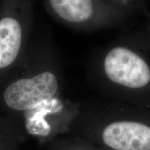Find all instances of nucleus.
Wrapping results in <instances>:
<instances>
[{
	"label": "nucleus",
	"mask_w": 150,
	"mask_h": 150,
	"mask_svg": "<svg viewBox=\"0 0 150 150\" xmlns=\"http://www.w3.org/2000/svg\"><path fill=\"white\" fill-rule=\"evenodd\" d=\"M147 41L148 43V48H149V53H150V15L147 17Z\"/></svg>",
	"instance_id": "6e6552de"
},
{
	"label": "nucleus",
	"mask_w": 150,
	"mask_h": 150,
	"mask_svg": "<svg viewBox=\"0 0 150 150\" xmlns=\"http://www.w3.org/2000/svg\"><path fill=\"white\" fill-rule=\"evenodd\" d=\"M65 150H106L103 148H101L98 146L95 145L93 147H89V146H74V147H70Z\"/></svg>",
	"instance_id": "0eeeda50"
},
{
	"label": "nucleus",
	"mask_w": 150,
	"mask_h": 150,
	"mask_svg": "<svg viewBox=\"0 0 150 150\" xmlns=\"http://www.w3.org/2000/svg\"><path fill=\"white\" fill-rule=\"evenodd\" d=\"M61 20L76 26L110 28L121 26L134 15L106 0H48Z\"/></svg>",
	"instance_id": "7ed1b4c3"
},
{
	"label": "nucleus",
	"mask_w": 150,
	"mask_h": 150,
	"mask_svg": "<svg viewBox=\"0 0 150 150\" xmlns=\"http://www.w3.org/2000/svg\"><path fill=\"white\" fill-rule=\"evenodd\" d=\"M120 8L131 13L132 15L142 13L146 18L150 15L146 0H106Z\"/></svg>",
	"instance_id": "423d86ee"
},
{
	"label": "nucleus",
	"mask_w": 150,
	"mask_h": 150,
	"mask_svg": "<svg viewBox=\"0 0 150 150\" xmlns=\"http://www.w3.org/2000/svg\"><path fill=\"white\" fill-rule=\"evenodd\" d=\"M136 40L109 45L99 63L101 88L105 96L150 108V59Z\"/></svg>",
	"instance_id": "f257e3e1"
},
{
	"label": "nucleus",
	"mask_w": 150,
	"mask_h": 150,
	"mask_svg": "<svg viewBox=\"0 0 150 150\" xmlns=\"http://www.w3.org/2000/svg\"><path fill=\"white\" fill-rule=\"evenodd\" d=\"M22 42V30L16 19L5 17L0 20V69L16 59Z\"/></svg>",
	"instance_id": "39448f33"
},
{
	"label": "nucleus",
	"mask_w": 150,
	"mask_h": 150,
	"mask_svg": "<svg viewBox=\"0 0 150 150\" xmlns=\"http://www.w3.org/2000/svg\"><path fill=\"white\" fill-rule=\"evenodd\" d=\"M58 89L59 81L56 75L51 72H44L10 84L5 90L4 99L12 109L30 110L54 98Z\"/></svg>",
	"instance_id": "20e7f679"
},
{
	"label": "nucleus",
	"mask_w": 150,
	"mask_h": 150,
	"mask_svg": "<svg viewBox=\"0 0 150 150\" xmlns=\"http://www.w3.org/2000/svg\"><path fill=\"white\" fill-rule=\"evenodd\" d=\"M85 133L92 144L106 150H150V108L105 101Z\"/></svg>",
	"instance_id": "f03ea898"
}]
</instances>
